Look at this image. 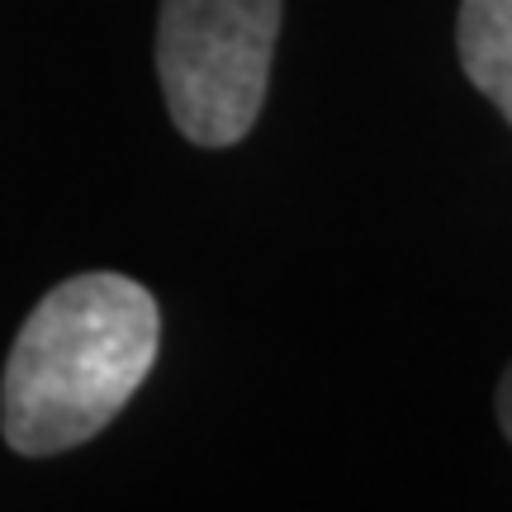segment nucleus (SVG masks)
Wrapping results in <instances>:
<instances>
[{"label": "nucleus", "instance_id": "nucleus-2", "mask_svg": "<svg viewBox=\"0 0 512 512\" xmlns=\"http://www.w3.org/2000/svg\"><path fill=\"white\" fill-rule=\"evenodd\" d=\"M275 34L280 0H162L157 76L166 110L190 143L233 147L252 133Z\"/></svg>", "mask_w": 512, "mask_h": 512}, {"label": "nucleus", "instance_id": "nucleus-4", "mask_svg": "<svg viewBox=\"0 0 512 512\" xmlns=\"http://www.w3.org/2000/svg\"><path fill=\"white\" fill-rule=\"evenodd\" d=\"M498 422H503V432H508V441H512V366H508V375H503V384H498Z\"/></svg>", "mask_w": 512, "mask_h": 512}, {"label": "nucleus", "instance_id": "nucleus-1", "mask_svg": "<svg viewBox=\"0 0 512 512\" xmlns=\"http://www.w3.org/2000/svg\"><path fill=\"white\" fill-rule=\"evenodd\" d=\"M162 313L128 275L62 280L19 328L0 384V427L19 456H57L110 427L157 361Z\"/></svg>", "mask_w": 512, "mask_h": 512}, {"label": "nucleus", "instance_id": "nucleus-3", "mask_svg": "<svg viewBox=\"0 0 512 512\" xmlns=\"http://www.w3.org/2000/svg\"><path fill=\"white\" fill-rule=\"evenodd\" d=\"M460 67L512 124V0H460Z\"/></svg>", "mask_w": 512, "mask_h": 512}]
</instances>
